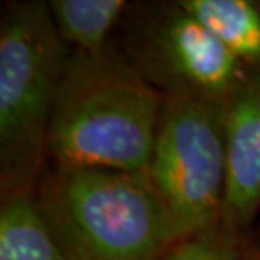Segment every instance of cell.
Instances as JSON below:
<instances>
[{
	"instance_id": "obj_6",
	"label": "cell",
	"mask_w": 260,
	"mask_h": 260,
	"mask_svg": "<svg viewBox=\"0 0 260 260\" xmlns=\"http://www.w3.org/2000/svg\"><path fill=\"white\" fill-rule=\"evenodd\" d=\"M226 189L223 221L242 235L260 215V70L247 78L225 107Z\"/></svg>"
},
{
	"instance_id": "obj_1",
	"label": "cell",
	"mask_w": 260,
	"mask_h": 260,
	"mask_svg": "<svg viewBox=\"0 0 260 260\" xmlns=\"http://www.w3.org/2000/svg\"><path fill=\"white\" fill-rule=\"evenodd\" d=\"M162 95L115 43L96 54L71 51L48 139V164L145 173Z\"/></svg>"
},
{
	"instance_id": "obj_8",
	"label": "cell",
	"mask_w": 260,
	"mask_h": 260,
	"mask_svg": "<svg viewBox=\"0 0 260 260\" xmlns=\"http://www.w3.org/2000/svg\"><path fill=\"white\" fill-rule=\"evenodd\" d=\"M247 71L260 70V0H181Z\"/></svg>"
},
{
	"instance_id": "obj_11",
	"label": "cell",
	"mask_w": 260,
	"mask_h": 260,
	"mask_svg": "<svg viewBox=\"0 0 260 260\" xmlns=\"http://www.w3.org/2000/svg\"><path fill=\"white\" fill-rule=\"evenodd\" d=\"M242 260H260V242L257 238L245 237L242 247Z\"/></svg>"
},
{
	"instance_id": "obj_12",
	"label": "cell",
	"mask_w": 260,
	"mask_h": 260,
	"mask_svg": "<svg viewBox=\"0 0 260 260\" xmlns=\"http://www.w3.org/2000/svg\"><path fill=\"white\" fill-rule=\"evenodd\" d=\"M257 240H258V242H260V237H257Z\"/></svg>"
},
{
	"instance_id": "obj_2",
	"label": "cell",
	"mask_w": 260,
	"mask_h": 260,
	"mask_svg": "<svg viewBox=\"0 0 260 260\" xmlns=\"http://www.w3.org/2000/svg\"><path fill=\"white\" fill-rule=\"evenodd\" d=\"M34 196L71 260H157L176 243L145 173L48 164Z\"/></svg>"
},
{
	"instance_id": "obj_7",
	"label": "cell",
	"mask_w": 260,
	"mask_h": 260,
	"mask_svg": "<svg viewBox=\"0 0 260 260\" xmlns=\"http://www.w3.org/2000/svg\"><path fill=\"white\" fill-rule=\"evenodd\" d=\"M0 260H71L34 191L0 198Z\"/></svg>"
},
{
	"instance_id": "obj_9",
	"label": "cell",
	"mask_w": 260,
	"mask_h": 260,
	"mask_svg": "<svg viewBox=\"0 0 260 260\" xmlns=\"http://www.w3.org/2000/svg\"><path fill=\"white\" fill-rule=\"evenodd\" d=\"M127 0H48L56 32L71 51L96 54L112 44Z\"/></svg>"
},
{
	"instance_id": "obj_4",
	"label": "cell",
	"mask_w": 260,
	"mask_h": 260,
	"mask_svg": "<svg viewBox=\"0 0 260 260\" xmlns=\"http://www.w3.org/2000/svg\"><path fill=\"white\" fill-rule=\"evenodd\" d=\"M145 176L176 243L220 221L226 189L225 107L164 96Z\"/></svg>"
},
{
	"instance_id": "obj_10",
	"label": "cell",
	"mask_w": 260,
	"mask_h": 260,
	"mask_svg": "<svg viewBox=\"0 0 260 260\" xmlns=\"http://www.w3.org/2000/svg\"><path fill=\"white\" fill-rule=\"evenodd\" d=\"M245 237L221 218L215 225L174 243L157 260H242Z\"/></svg>"
},
{
	"instance_id": "obj_5",
	"label": "cell",
	"mask_w": 260,
	"mask_h": 260,
	"mask_svg": "<svg viewBox=\"0 0 260 260\" xmlns=\"http://www.w3.org/2000/svg\"><path fill=\"white\" fill-rule=\"evenodd\" d=\"M113 43L162 96L226 107L248 75L181 0L130 2Z\"/></svg>"
},
{
	"instance_id": "obj_3",
	"label": "cell",
	"mask_w": 260,
	"mask_h": 260,
	"mask_svg": "<svg viewBox=\"0 0 260 260\" xmlns=\"http://www.w3.org/2000/svg\"><path fill=\"white\" fill-rule=\"evenodd\" d=\"M71 49L48 2L0 9V198L34 191L48 166L53 113Z\"/></svg>"
}]
</instances>
